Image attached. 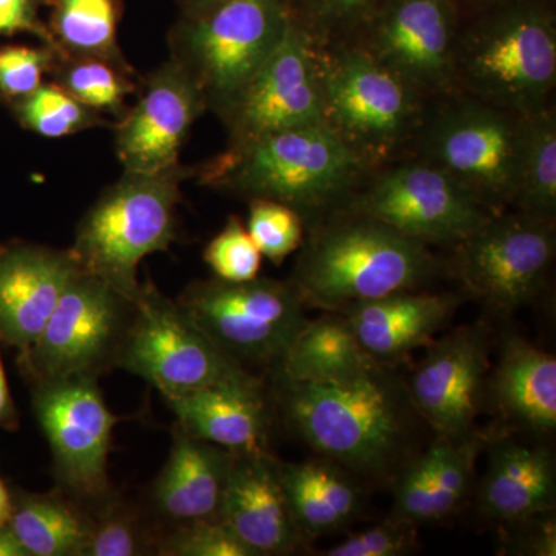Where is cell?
Returning a JSON list of instances; mask_svg holds the SVG:
<instances>
[{
  "label": "cell",
  "mask_w": 556,
  "mask_h": 556,
  "mask_svg": "<svg viewBox=\"0 0 556 556\" xmlns=\"http://www.w3.org/2000/svg\"><path fill=\"white\" fill-rule=\"evenodd\" d=\"M288 426L311 448L353 473L380 478L396 468L412 441L417 412L407 383L386 365L332 380L277 378Z\"/></svg>",
  "instance_id": "1"
},
{
  "label": "cell",
  "mask_w": 556,
  "mask_h": 556,
  "mask_svg": "<svg viewBox=\"0 0 556 556\" xmlns=\"http://www.w3.org/2000/svg\"><path fill=\"white\" fill-rule=\"evenodd\" d=\"M299 252L291 281L305 306L325 313L426 288L447 268L427 244L351 208L308 223Z\"/></svg>",
  "instance_id": "2"
},
{
  "label": "cell",
  "mask_w": 556,
  "mask_h": 556,
  "mask_svg": "<svg viewBox=\"0 0 556 556\" xmlns=\"http://www.w3.org/2000/svg\"><path fill=\"white\" fill-rule=\"evenodd\" d=\"M371 169L327 124H309L228 148L201 167L208 188L288 204L305 225L346 206Z\"/></svg>",
  "instance_id": "3"
},
{
  "label": "cell",
  "mask_w": 556,
  "mask_h": 556,
  "mask_svg": "<svg viewBox=\"0 0 556 556\" xmlns=\"http://www.w3.org/2000/svg\"><path fill=\"white\" fill-rule=\"evenodd\" d=\"M466 28L455 50V90L526 116L552 104L555 13L543 0H500Z\"/></svg>",
  "instance_id": "4"
},
{
  "label": "cell",
  "mask_w": 556,
  "mask_h": 556,
  "mask_svg": "<svg viewBox=\"0 0 556 556\" xmlns=\"http://www.w3.org/2000/svg\"><path fill=\"white\" fill-rule=\"evenodd\" d=\"M324 123L371 170L404 159L428 98L357 43L318 47Z\"/></svg>",
  "instance_id": "5"
},
{
  "label": "cell",
  "mask_w": 556,
  "mask_h": 556,
  "mask_svg": "<svg viewBox=\"0 0 556 556\" xmlns=\"http://www.w3.org/2000/svg\"><path fill=\"white\" fill-rule=\"evenodd\" d=\"M190 174L181 164L160 174L124 172L79 222L68 249L79 268L137 300L139 263L177 239L181 185Z\"/></svg>",
  "instance_id": "6"
},
{
  "label": "cell",
  "mask_w": 556,
  "mask_h": 556,
  "mask_svg": "<svg viewBox=\"0 0 556 556\" xmlns=\"http://www.w3.org/2000/svg\"><path fill=\"white\" fill-rule=\"evenodd\" d=\"M525 116L450 91L428 101L413 155L459 182L490 214L514 207Z\"/></svg>",
  "instance_id": "7"
},
{
  "label": "cell",
  "mask_w": 556,
  "mask_h": 556,
  "mask_svg": "<svg viewBox=\"0 0 556 556\" xmlns=\"http://www.w3.org/2000/svg\"><path fill=\"white\" fill-rule=\"evenodd\" d=\"M292 22L289 0H208L182 13L170 36V60L203 91L222 118Z\"/></svg>",
  "instance_id": "8"
},
{
  "label": "cell",
  "mask_w": 556,
  "mask_h": 556,
  "mask_svg": "<svg viewBox=\"0 0 556 556\" xmlns=\"http://www.w3.org/2000/svg\"><path fill=\"white\" fill-rule=\"evenodd\" d=\"M177 302L223 353L248 371L276 368L308 321L305 303L291 280L214 277L190 283Z\"/></svg>",
  "instance_id": "9"
},
{
  "label": "cell",
  "mask_w": 556,
  "mask_h": 556,
  "mask_svg": "<svg viewBox=\"0 0 556 556\" xmlns=\"http://www.w3.org/2000/svg\"><path fill=\"white\" fill-rule=\"evenodd\" d=\"M135 302L78 266L39 338L21 354L25 375L38 383L118 368Z\"/></svg>",
  "instance_id": "10"
},
{
  "label": "cell",
  "mask_w": 556,
  "mask_h": 556,
  "mask_svg": "<svg viewBox=\"0 0 556 556\" xmlns=\"http://www.w3.org/2000/svg\"><path fill=\"white\" fill-rule=\"evenodd\" d=\"M118 368L148 380L164 399L249 378L251 371L223 353L177 300L142 285Z\"/></svg>",
  "instance_id": "11"
},
{
  "label": "cell",
  "mask_w": 556,
  "mask_h": 556,
  "mask_svg": "<svg viewBox=\"0 0 556 556\" xmlns=\"http://www.w3.org/2000/svg\"><path fill=\"white\" fill-rule=\"evenodd\" d=\"M343 208L430 248L456 247L492 215L444 170L415 155L372 170Z\"/></svg>",
  "instance_id": "12"
},
{
  "label": "cell",
  "mask_w": 556,
  "mask_h": 556,
  "mask_svg": "<svg viewBox=\"0 0 556 556\" xmlns=\"http://www.w3.org/2000/svg\"><path fill=\"white\" fill-rule=\"evenodd\" d=\"M453 251L448 268L464 291L495 313H515L546 285L556 252L555 225L508 208L490 215Z\"/></svg>",
  "instance_id": "13"
},
{
  "label": "cell",
  "mask_w": 556,
  "mask_h": 556,
  "mask_svg": "<svg viewBox=\"0 0 556 556\" xmlns=\"http://www.w3.org/2000/svg\"><path fill=\"white\" fill-rule=\"evenodd\" d=\"M33 407L49 441L61 489L90 510L113 495L109 453L116 416L98 378L72 376L35 383Z\"/></svg>",
  "instance_id": "14"
},
{
  "label": "cell",
  "mask_w": 556,
  "mask_h": 556,
  "mask_svg": "<svg viewBox=\"0 0 556 556\" xmlns=\"http://www.w3.org/2000/svg\"><path fill=\"white\" fill-rule=\"evenodd\" d=\"M228 148L324 123L317 46L292 20L283 39L223 113Z\"/></svg>",
  "instance_id": "15"
},
{
  "label": "cell",
  "mask_w": 556,
  "mask_h": 556,
  "mask_svg": "<svg viewBox=\"0 0 556 556\" xmlns=\"http://www.w3.org/2000/svg\"><path fill=\"white\" fill-rule=\"evenodd\" d=\"M459 30L455 0H383L350 40L433 100L455 91Z\"/></svg>",
  "instance_id": "16"
},
{
  "label": "cell",
  "mask_w": 556,
  "mask_h": 556,
  "mask_svg": "<svg viewBox=\"0 0 556 556\" xmlns=\"http://www.w3.org/2000/svg\"><path fill=\"white\" fill-rule=\"evenodd\" d=\"M206 110L203 91L178 62L161 65L116 124L115 150L124 172L160 174L178 167L182 146Z\"/></svg>",
  "instance_id": "17"
},
{
  "label": "cell",
  "mask_w": 556,
  "mask_h": 556,
  "mask_svg": "<svg viewBox=\"0 0 556 556\" xmlns=\"http://www.w3.org/2000/svg\"><path fill=\"white\" fill-rule=\"evenodd\" d=\"M427 346L426 357L407 383L417 415L438 437L460 439L477 433L473 426L490 368L484 329H456Z\"/></svg>",
  "instance_id": "18"
},
{
  "label": "cell",
  "mask_w": 556,
  "mask_h": 556,
  "mask_svg": "<svg viewBox=\"0 0 556 556\" xmlns=\"http://www.w3.org/2000/svg\"><path fill=\"white\" fill-rule=\"evenodd\" d=\"M218 519L254 556L291 555L305 541L269 452L233 455Z\"/></svg>",
  "instance_id": "19"
},
{
  "label": "cell",
  "mask_w": 556,
  "mask_h": 556,
  "mask_svg": "<svg viewBox=\"0 0 556 556\" xmlns=\"http://www.w3.org/2000/svg\"><path fill=\"white\" fill-rule=\"evenodd\" d=\"M78 269L72 252L38 244L0 251V340L25 353Z\"/></svg>",
  "instance_id": "20"
},
{
  "label": "cell",
  "mask_w": 556,
  "mask_h": 556,
  "mask_svg": "<svg viewBox=\"0 0 556 556\" xmlns=\"http://www.w3.org/2000/svg\"><path fill=\"white\" fill-rule=\"evenodd\" d=\"M463 300L460 294L413 289L356 303L342 314L362 350L387 365L427 346L452 320Z\"/></svg>",
  "instance_id": "21"
},
{
  "label": "cell",
  "mask_w": 556,
  "mask_h": 556,
  "mask_svg": "<svg viewBox=\"0 0 556 556\" xmlns=\"http://www.w3.org/2000/svg\"><path fill=\"white\" fill-rule=\"evenodd\" d=\"M233 455L177 424L169 457L150 489L153 515L169 529L218 519Z\"/></svg>",
  "instance_id": "22"
},
{
  "label": "cell",
  "mask_w": 556,
  "mask_h": 556,
  "mask_svg": "<svg viewBox=\"0 0 556 556\" xmlns=\"http://www.w3.org/2000/svg\"><path fill=\"white\" fill-rule=\"evenodd\" d=\"M481 448L477 433L438 437L427 452L402 467L390 518L417 527L452 517L470 492Z\"/></svg>",
  "instance_id": "23"
},
{
  "label": "cell",
  "mask_w": 556,
  "mask_h": 556,
  "mask_svg": "<svg viewBox=\"0 0 556 556\" xmlns=\"http://www.w3.org/2000/svg\"><path fill=\"white\" fill-rule=\"evenodd\" d=\"M177 424L192 437L236 455L268 452L269 416L257 376L166 399Z\"/></svg>",
  "instance_id": "24"
},
{
  "label": "cell",
  "mask_w": 556,
  "mask_h": 556,
  "mask_svg": "<svg viewBox=\"0 0 556 556\" xmlns=\"http://www.w3.org/2000/svg\"><path fill=\"white\" fill-rule=\"evenodd\" d=\"M482 514L501 525L555 514L556 467L544 445L500 439L490 448V463L479 495Z\"/></svg>",
  "instance_id": "25"
},
{
  "label": "cell",
  "mask_w": 556,
  "mask_h": 556,
  "mask_svg": "<svg viewBox=\"0 0 556 556\" xmlns=\"http://www.w3.org/2000/svg\"><path fill=\"white\" fill-rule=\"evenodd\" d=\"M508 422L533 434L556 428V358L518 336H508L489 382Z\"/></svg>",
  "instance_id": "26"
},
{
  "label": "cell",
  "mask_w": 556,
  "mask_h": 556,
  "mask_svg": "<svg viewBox=\"0 0 556 556\" xmlns=\"http://www.w3.org/2000/svg\"><path fill=\"white\" fill-rule=\"evenodd\" d=\"M280 477L303 540L339 532L361 514V490L328 459L280 463Z\"/></svg>",
  "instance_id": "27"
},
{
  "label": "cell",
  "mask_w": 556,
  "mask_h": 556,
  "mask_svg": "<svg viewBox=\"0 0 556 556\" xmlns=\"http://www.w3.org/2000/svg\"><path fill=\"white\" fill-rule=\"evenodd\" d=\"M91 510L62 489L13 497L10 529L30 556H83Z\"/></svg>",
  "instance_id": "28"
},
{
  "label": "cell",
  "mask_w": 556,
  "mask_h": 556,
  "mask_svg": "<svg viewBox=\"0 0 556 556\" xmlns=\"http://www.w3.org/2000/svg\"><path fill=\"white\" fill-rule=\"evenodd\" d=\"M378 364L358 345L342 313L308 320L274 371L285 380H332L357 375Z\"/></svg>",
  "instance_id": "29"
},
{
  "label": "cell",
  "mask_w": 556,
  "mask_h": 556,
  "mask_svg": "<svg viewBox=\"0 0 556 556\" xmlns=\"http://www.w3.org/2000/svg\"><path fill=\"white\" fill-rule=\"evenodd\" d=\"M50 47L68 56L98 58L131 70L118 43L119 0H46Z\"/></svg>",
  "instance_id": "30"
},
{
  "label": "cell",
  "mask_w": 556,
  "mask_h": 556,
  "mask_svg": "<svg viewBox=\"0 0 556 556\" xmlns=\"http://www.w3.org/2000/svg\"><path fill=\"white\" fill-rule=\"evenodd\" d=\"M556 225V110L525 116L514 207Z\"/></svg>",
  "instance_id": "31"
},
{
  "label": "cell",
  "mask_w": 556,
  "mask_h": 556,
  "mask_svg": "<svg viewBox=\"0 0 556 556\" xmlns=\"http://www.w3.org/2000/svg\"><path fill=\"white\" fill-rule=\"evenodd\" d=\"M131 70L118 67L98 58L68 56L54 50L50 75L54 83L72 94L76 101L98 115L126 113L127 97L134 93Z\"/></svg>",
  "instance_id": "32"
},
{
  "label": "cell",
  "mask_w": 556,
  "mask_h": 556,
  "mask_svg": "<svg viewBox=\"0 0 556 556\" xmlns=\"http://www.w3.org/2000/svg\"><path fill=\"white\" fill-rule=\"evenodd\" d=\"M90 536L83 556L156 555L161 533L126 501L108 497L91 508Z\"/></svg>",
  "instance_id": "33"
},
{
  "label": "cell",
  "mask_w": 556,
  "mask_h": 556,
  "mask_svg": "<svg viewBox=\"0 0 556 556\" xmlns=\"http://www.w3.org/2000/svg\"><path fill=\"white\" fill-rule=\"evenodd\" d=\"M17 115L27 129L50 139L68 137L104 123L97 112L80 104L56 83L42 84L21 100Z\"/></svg>",
  "instance_id": "34"
},
{
  "label": "cell",
  "mask_w": 556,
  "mask_h": 556,
  "mask_svg": "<svg viewBox=\"0 0 556 556\" xmlns=\"http://www.w3.org/2000/svg\"><path fill=\"white\" fill-rule=\"evenodd\" d=\"M383 0H289L292 20L318 47L353 39Z\"/></svg>",
  "instance_id": "35"
},
{
  "label": "cell",
  "mask_w": 556,
  "mask_h": 556,
  "mask_svg": "<svg viewBox=\"0 0 556 556\" xmlns=\"http://www.w3.org/2000/svg\"><path fill=\"white\" fill-rule=\"evenodd\" d=\"M247 229L263 257L281 265L302 247L305 219L295 208L278 201L249 200Z\"/></svg>",
  "instance_id": "36"
},
{
  "label": "cell",
  "mask_w": 556,
  "mask_h": 556,
  "mask_svg": "<svg viewBox=\"0 0 556 556\" xmlns=\"http://www.w3.org/2000/svg\"><path fill=\"white\" fill-rule=\"evenodd\" d=\"M262 252L239 217H230L206 249L203 258L214 277L225 281H248L258 277Z\"/></svg>",
  "instance_id": "37"
},
{
  "label": "cell",
  "mask_w": 556,
  "mask_h": 556,
  "mask_svg": "<svg viewBox=\"0 0 556 556\" xmlns=\"http://www.w3.org/2000/svg\"><path fill=\"white\" fill-rule=\"evenodd\" d=\"M156 555L254 556L219 519L170 527L161 533Z\"/></svg>",
  "instance_id": "38"
},
{
  "label": "cell",
  "mask_w": 556,
  "mask_h": 556,
  "mask_svg": "<svg viewBox=\"0 0 556 556\" xmlns=\"http://www.w3.org/2000/svg\"><path fill=\"white\" fill-rule=\"evenodd\" d=\"M416 527L388 518L382 525L351 533L327 548L325 556H405L416 552Z\"/></svg>",
  "instance_id": "39"
},
{
  "label": "cell",
  "mask_w": 556,
  "mask_h": 556,
  "mask_svg": "<svg viewBox=\"0 0 556 556\" xmlns=\"http://www.w3.org/2000/svg\"><path fill=\"white\" fill-rule=\"evenodd\" d=\"M54 50L9 47L0 50V91L11 100H24L43 84L50 73Z\"/></svg>",
  "instance_id": "40"
},
{
  "label": "cell",
  "mask_w": 556,
  "mask_h": 556,
  "mask_svg": "<svg viewBox=\"0 0 556 556\" xmlns=\"http://www.w3.org/2000/svg\"><path fill=\"white\" fill-rule=\"evenodd\" d=\"M40 0H0V35L31 33L50 47V33L39 20Z\"/></svg>",
  "instance_id": "41"
},
{
  "label": "cell",
  "mask_w": 556,
  "mask_h": 556,
  "mask_svg": "<svg viewBox=\"0 0 556 556\" xmlns=\"http://www.w3.org/2000/svg\"><path fill=\"white\" fill-rule=\"evenodd\" d=\"M533 526H526V533H521L522 554L535 556L556 555V526L554 514L541 515L532 519Z\"/></svg>",
  "instance_id": "42"
},
{
  "label": "cell",
  "mask_w": 556,
  "mask_h": 556,
  "mask_svg": "<svg viewBox=\"0 0 556 556\" xmlns=\"http://www.w3.org/2000/svg\"><path fill=\"white\" fill-rule=\"evenodd\" d=\"M0 556H30L9 525L0 527Z\"/></svg>",
  "instance_id": "43"
},
{
  "label": "cell",
  "mask_w": 556,
  "mask_h": 556,
  "mask_svg": "<svg viewBox=\"0 0 556 556\" xmlns=\"http://www.w3.org/2000/svg\"><path fill=\"white\" fill-rule=\"evenodd\" d=\"M14 419L13 401L10 396L9 382H7L5 369L0 361V426Z\"/></svg>",
  "instance_id": "44"
},
{
  "label": "cell",
  "mask_w": 556,
  "mask_h": 556,
  "mask_svg": "<svg viewBox=\"0 0 556 556\" xmlns=\"http://www.w3.org/2000/svg\"><path fill=\"white\" fill-rule=\"evenodd\" d=\"M11 508H13V496L0 479V527L9 525Z\"/></svg>",
  "instance_id": "45"
},
{
  "label": "cell",
  "mask_w": 556,
  "mask_h": 556,
  "mask_svg": "<svg viewBox=\"0 0 556 556\" xmlns=\"http://www.w3.org/2000/svg\"><path fill=\"white\" fill-rule=\"evenodd\" d=\"M208 0H179L181 3L182 10L188 11L192 9H197V7L204 5Z\"/></svg>",
  "instance_id": "46"
},
{
  "label": "cell",
  "mask_w": 556,
  "mask_h": 556,
  "mask_svg": "<svg viewBox=\"0 0 556 556\" xmlns=\"http://www.w3.org/2000/svg\"><path fill=\"white\" fill-rule=\"evenodd\" d=\"M477 2L482 3V5H492V3L500 2V0H477Z\"/></svg>",
  "instance_id": "47"
}]
</instances>
